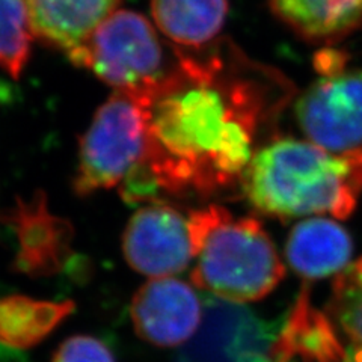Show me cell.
Returning a JSON list of instances; mask_svg holds the SVG:
<instances>
[{
  "mask_svg": "<svg viewBox=\"0 0 362 362\" xmlns=\"http://www.w3.org/2000/svg\"><path fill=\"white\" fill-rule=\"evenodd\" d=\"M234 61V59H233ZM177 50L174 66L134 95L146 118L145 168L160 192L211 195L242 178L266 119V73Z\"/></svg>",
  "mask_w": 362,
  "mask_h": 362,
  "instance_id": "1",
  "label": "cell"
},
{
  "mask_svg": "<svg viewBox=\"0 0 362 362\" xmlns=\"http://www.w3.org/2000/svg\"><path fill=\"white\" fill-rule=\"evenodd\" d=\"M259 211L278 218H347L362 194V150L334 154L313 142L278 139L258 150L242 175Z\"/></svg>",
  "mask_w": 362,
  "mask_h": 362,
  "instance_id": "2",
  "label": "cell"
},
{
  "mask_svg": "<svg viewBox=\"0 0 362 362\" xmlns=\"http://www.w3.org/2000/svg\"><path fill=\"white\" fill-rule=\"evenodd\" d=\"M195 267L192 282L213 298L233 303L255 302L274 291L286 269L263 225L234 218L211 206L190 213Z\"/></svg>",
  "mask_w": 362,
  "mask_h": 362,
  "instance_id": "3",
  "label": "cell"
},
{
  "mask_svg": "<svg viewBox=\"0 0 362 362\" xmlns=\"http://www.w3.org/2000/svg\"><path fill=\"white\" fill-rule=\"evenodd\" d=\"M68 58L100 81L127 94H139L174 66L166 65L165 47L148 18L129 9L107 17Z\"/></svg>",
  "mask_w": 362,
  "mask_h": 362,
  "instance_id": "4",
  "label": "cell"
},
{
  "mask_svg": "<svg viewBox=\"0 0 362 362\" xmlns=\"http://www.w3.org/2000/svg\"><path fill=\"white\" fill-rule=\"evenodd\" d=\"M146 118L134 95L115 90L82 136L73 189L78 197L119 187L146 156Z\"/></svg>",
  "mask_w": 362,
  "mask_h": 362,
  "instance_id": "5",
  "label": "cell"
},
{
  "mask_svg": "<svg viewBox=\"0 0 362 362\" xmlns=\"http://www.w3.org/2000/svg\"><path fill=\"white\" fill-rule=\"evenodd\" d=\"M284 341L315 362H362V258L337 276L323 313L300 305Z\"/></svg>",
  "mask_w": 362,
  "mask_h": 362,
  "instance_id": "6",
  "label": "cell"
},
{
  "mask_svg": "<svg viewBox=\"0 0 362 362\" xmlns=\"http://www.w3.org/2000/svg\"><path fill=\"white\" fill-rule=\"evenodd\" d=\"M282 356L278 327L240 303L210 296L201 327L175 362H282Z\"/></svg>",
  "mask_w": 362,
  "mask_h": 362,
  "instance_id": "7",
  "label": "cell"
},
{
  "mask_svg": "<svg viewBox=\"0 0 362 362\" xmlns=\"http://www.w3.org/2000/svg\"><path fill=\"white\" fill-rule=\"evenodd\" d=\"M308 139L334 154L362 150V71L339 68L311 85L296 105Z\"/></svg>",
  "mask_w": 362,
  "mask_h": 362,
  "instance_id": "8",
  "label": "cell"
},
{
  "mask_svg": "<svg viewBox=\"0 0 362 362\" xmlns=\"http://www.w3.org/2000/svg\"><path fill=\"white\" fill-rule=\"evenodd\" d=\"M122 254L133 270L151 279L180 274L195 258L189 218L169 204H145L124 230Z\"/></svg>",
  "mask_w": 362,
  "mask_h": 362,
  "instance_id": "9",
  "label": "cell"
},
{
  "mask_svg": "<svg viewBox=\"0 0 362 362\" xmlns=\"http://www.w3.org/2000/svg\"><path fill=\"white\" fill-rule=\"evenodd\" d=\"M0 219L16 233L18 247L14 269L20 274L29 278H50L61 274L71 259L73 225L50 211L42 192H35L28 199L17 198Z\"/></svg>",
  "mask_w": 362,
  "mask_h": 362,
  "instance_id": "10",
  "label": "cell"
},
{
  "mask_svg": "<svg viewBox=\"0 0 362 362\" xmlns=\"http://www.w3.org/2000/svg\"><path fill=\"white\" fill-rule=\"evenodd\" d=\"M133 329L144 341L169 349L187 344L204 319V303L186 282L168 278L146 281L130 303Z\"/></svg>",
  "mask_w": 362,
  "mask_h": 362,
  "instance_id": "11",
  "label": "cell"
},
{
  "mask_svg": "<svg viewBox=\"0 0 362 362\" xmlns=\"http://www.w3.org/2000/svg\"><path fill=\"white\" fill-rule=\"evenodd\" d=\"M33 38L66 53L110 17L121 0H25Z\"/></svg>",
  "mask_w": 362,
  "mask_h": 362,
  "instance_id": "12",
  "label": "cell"
},
{
  "mask_svg": "<svg viewBox=\"0 0 362 362\" xmlns=\"http://www.w3.org/2000/svg\"><path fill=\"white\" fill-rule=\"evenodd\" d=\"M352 242L338 223L329 219H307L294 226L287 243L293 270L302 278L320 279L346 269Z\"/></svg>",
  "mask_w": 362,
  "mask_h": 362,
  "instance_id": "13",
  "label": "cell"
},
{
  "mask_svg": "<svg viewBox=\"0 0 362 362\" xmlns=\"http://www.w3.org/2000/svg\"><path fill=\"white\" fill-rule=\"evenodd\" d=\"M73 300H42L25 294L0 298V346L29 350L74 313Z\"/></svg>",
  "mask_w": 362,
  "mask_h": 362,
  "instance_id": "14",
  "label": "cell"
},
{
  "mask_svg": "<svg viewBox=\"0 0 362 362\" xmlns=\"http://www.w3.org/2000/svg\"><path fill=\"white\" fill-rule=\"evenodd\" d=\"M153 20L181 47L201 49L216 38L228 16V0H151Z\"/></svg>",
  "mask_w": 362,
  "mask_h": 362,
  "instance_id": "15",
  "label": "cell"
},
{
  "mask_svg": "<svg viewBox=\"0 0 362 362\" xmlns=\"http://www.w3.org/2000/svg\"><path fill=\"white\" fill-rule=\"evenodd\" d=\"M274 13L300 37L335 41L362 23V0H270Z\"/></svg>",
  "mask_w": 362,
  "mask_h": 362,
  "instance_id": "16",
  "label": "cell"
},
{
  "mask_svg": "<svg viewBox=\"0 0 362 362\" xmlns=\"http://www.w3.org/2000/svg\"><path fill=\"white\" fill-rule=\"evenodd\" d=\"M32 38L25 0H0V66L14 78L29 61Z\"/></svg>",
  "mask_w": 362,
  "mask_h": 362,
  "instance_id": "17",
  "label": "cell"
},
{
  "mask_svg": "<svg viewBox=\"0 0 362 362\" xmlns=\"http://www.w3.org/2000/svg\"><path fill=\"white\" fill-rule=\"evenodd\" d=\"M53 362H117V359L101 339L90 335H74L56 349Z\"/></svg>",
  "mask_w": 362,
  "mask_h": 362,
  "instance_id": "18",
  "label": "cell"
}]
</instances>
